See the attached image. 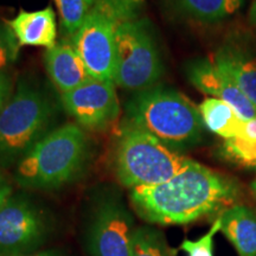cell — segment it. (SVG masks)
I'll return each mask as SVG.
<instances>
[{"instance_id":"cell-1","label":"cell","mask_w":256,"mask_h":256,"mask_svg":"<svg viewBox=\"0 0 256 256\" xmlns=\"http://www.w3.org/2000/svg\"><path fill=\"white\" fill-rule=\"evenodd\" d=\"M238 183L194 162L165 183L132 188L134 211L150 224H188L217 215L238 200Z\"/></svg>"},{"instance_id":"cell-2","label":"cell","mask_w":256,"mask_h":256,"mask_svg":"<svg viewBox=\"0 0 256 256\" xmlns=\"http://www.w3.org/2000/svg\"><path fill=\"white\" fill-rule=\"evenodd\" d=\"M122 124L152 134L179 152L200 145L206 130L200 110L190 98L160 84L133 92L124 104Z\"/></svg>"},{"instance_id":"cell-3","label":"cell","mask_w":256,"mask_h":256,"mask_svg":"<svg viewBox=\"0 0 256 256\" xmlns=\"http://www.w3.org/2000/svg\"><path fill=\"white\" fill-rule=\"evenodd\" d=\"M90 153V142L82 127L72 122L60 124L16 165L14 179L26 190H58L81 177Z\"/></svg>"},{"instance_id":"cell-4","label":"cell","mask_w":256,"mask_h":256,"mask_svg":"<svg viewBox=\"0 0 256 256\" xmlns=\"http://www.w3.org/2000/svg\"><path fill=\"white\" fill-rule=\"evenodd\" d=\"M62 104L38 83L20 80L0 110V168L16 166L55 130Z\"/></svg>"},{"instance_id":"cell-5","label":"cell","mask_w":256,"mask_h":256,"mask_svg":"<svg viewBox=\"0 0 256 256\" xmlns=\"http://www.w3.org/2000/svg\"><path fill=\"white\" fill-rule=\"evenodd\" d=\"M194 160L176 151L152 134L122 124L115 146L114 170L128 188L152 186L170 180Z\"/></svg>"},{"instance_id":"cell-6","label":"cell","mask_w":256,"mask_h":256,"mask_svg":"<svg viewBox=\"0 0 256 256\" xmlns=\"http://www.w3.org/2000/svg\"><path fill=\"white\" fill-rule=\"evenodd\" d=\"M144 0H98L72 37L92 78L114 82L116 31L124 22L140 17Z\"/></svg>"},{"instance_id":"cell-7","label":"cell","mask_w":256,"mask_h":256,"mask_svg":"<svg viewBox=\"0 0 256 256\" xmlns=\"http://www.w3.org/2000/svg\"><path fill=\"white\" fill-rule=\"evenodd\" d=\"M165 66L154 28L147 18L124 22L116 31L114 83L138 92L159 84Z\"/></svg>"},{"instance_id":"cell-8","label":"cell","mask_w":256,"mask_h":256,"mask_svg":"<svg viewBox=\"0 0 256 256\" xmlns=\"http://www.w3.org/2000/svg\"><path fill=\"white\" fill-rule=\"evenodd\" d=\"M136 220L116 190L102 191L92 200L84 228L89 256H130Z\"/></svg>"},{"instance_id":"cell-9","label":"cell","mask_w":256,"mask_h":256,"mask_svg":"<svg viewBox=\"0 0 256 256\" xmlns=\"http://www.w3.org/2000/svg\"><path fill=\"white\" fill-rule=\"evenodd\" d=\"M44 210L25 194H14L0 208V256L34 254L50 235Z\"/></svg>"},{"instance_id":"cell-10","label":"cell","mask_w":256,"mask_h":256,"mask_svg":"<svg viewBox=\"0 0 256 256\" xmlns=\"http://www.w3.org/2000/svg\"><path fill=\"white\" fill-rule=\"evenodd\" d=\"M60 98L63 110L84 130L101 132L119 119L120 102L114 82L92 78Z\"/></svg>"},{"instance_id":"cell-11","label":"cell","mask_w":256,"mask_h":256,"mask_svg":"<svg viewBox=\"0 0 256 256\" xmlns=\"http://www.w3.org/2000/svg\"><path fill=\"white\" fill-rule=\"evenodd\" d=\"M216 66L256 107V36L249 30H234L214 56Z\"/></svg>"},{"instance_id":"cell-12","label":"cell","mask_w":256,"mask_h":256,"mask_svg":"<svg viewBox=\"0 0 256 256\" xmlns=\"http://www.w3.org/2000/svg\"><path fill=\"white\" fill-rule=\"evenodd\" d=\"M185 75L188 82L209 98H220L229 104L242 119H256V107L241 92L232 80L223 72L214 60L194 58L185 64Z\"/></svg>"},{"instance_id":"cell-13","label":"cell","mask_w":256,"mask_h":256,"mask_svg":"<svg viewBox=\"0 0 256 256\" xmlns=\"http://www.w3.org/2000/svg\"><path fill=\"white\" fill-rule=\"evenodd\" d=\"M44 66L60 95L81 87L92 78L72 44L60 42L44 54Z\"/></svg>"},{"instance_id":"cell-14","label":"cell","mask_w":256,"mask_h":256,"mask_svg":"<svg viewBox=\"0 0 256 256\" xmlns=\"http://www.w3.org/2000/svg\"><path fill=\"white\" fill-rule=\"evenodd\" d=\"M6 23L17 37L20 46L51 49L57 44V20L52 8L37 11L20 10Z\"/></svg>"},{"instance_id":"cell-15","label":"cell","mask_w":256,"mask_h":256,"mask_svg":"<svg viewBox=\"0 0 256 256\" xmlns=\"http://www.w3.org/2000/svg\"><path fill=\"white\" fill-rule=\"evenodd\" d=\"M243 2V0H165L172 14L200 24L226 20L238 14Z\"/></svg>"},{"instance_id":"cell-16","label":"cell","mask_w":256,"mask_h":256,"mask_svg":"<svg viewBox=\"0 0 256 256\" xmlns=\"http://www.w3.org/2000/svg\"><path fill=\"white\" fill-rule=\"evenodd\" d=\"M220 218V232L240 256H256V215L244 206L226 209Z\"/></svg>"},{"instance_id":"cell-17","label":"cell","mask_w":256,"mask_h":256,"mask_svg":"<svg viewBox=\"0 0 256 256\" xmlns=\"http://www.w3.org/2000/svg\"><path fill=\"white\" fill-rule=\"evenodd\" d=\"M204 127L220 138L232 139L246 136V122L242 116L226 102L208 98L198 106Z\"/></svg>"},{"instance_id":"cell-18","label":"cell","mask_w":256,"mask_h":256,"mask_svg":"<svg viewBox=\"0 0 256 256\" xmlns=\"http://www.w3.org/2000/svg\"><path fill=\"white\" fill-rule=\"evenodd\" d=\"M130 256H174V252L160 230L142 226L134 230Z\"/></svg>"},{"instance_id":"cell-19","label":"cell","mask_w":256,"mask_h":256,"mask_svg":"<svg viewBox=\"0 0 256 256\" xmlns=\"http://www.w3.org/2000/svg\"><path fill=\"white\" fill-rule=\"evenodd\" d=\"M220 154L238 165L256 168V138L246 134L226 139L220 148Z\"/></svg>"},{"instance_id":"cell-20","label":"cell","mask_w":256,"mask_h":256,"mask_svg":"<svg viewBox=\"0 0 256 256\" xmlns=\"http://www.w3.org/2000/svg\"><path fill=\"white\" fill-rule=\"evenodd\" d=\"M54 2L58 10L62 31L72 38L90 8L87 0H54Z\"/></svg>"},{"instance_id":"cell-21","label":"cell","mask_w":256,"mask_h":256,"mask_svg":"<svg viewBox=\"0 0 256 256\" xmlns=\"http://www.w3.org/2000/svg\"><path fill=\"white\" fill-rule=\"evenodd\" d=\"M20 44L6 22H0V72H8L19 56Z\"/></svg>"},{"instance_id":"cell-22","label":"cell","mask_w":256,"mask_h":256,"mask_svg":"<svg viewBox=\"0 0 256 256\" xmlns=\"http://www.w3.org/2000/svg\"><path fill=\"white\" fill-rule=\"evenodd\" d=\"M220 230V218L218 217L214 222L211 229L206 235L196 241L184 240L180 244V250L185 252L188 256H214V238Z\"/></svg>"},{"instance_id":"cell-23","label":"cell","mask_w":256,"mask_h":256,"mask_svg":"<svg viewBox=\"0 0 256 256\" xmlns=\"http://www.w3.org/2000/svg\"><path fill=\"white\" fill-rule=\"evenodd\" d=\"M14 92V80L8 75V72H0V110L8 104Z\"/></svg>"},{"instance_id":"cell-24","label":"cell","mask_w":256,"mask_h":256,"mask_svg":"<svg viewBox=\"0 0 256 256\" xmlns=\"http://www.w3.org/2000/svg\"><path fill=\"white\" fill-rule=\"evenodd\" d=\"M14 194L12 186L5 176L0 172V208L5 204V202Z\"/></svg>"},{"instance_id":"cell-25","label":"cell","mask_w":256,"mask_h":256,"mask_svg":"<svg viewBox=\"0 0 256 256\" xmlns=\"http://www.w3.org/2000/svg\"><path fill=\"white\" fill-rule=\"evenodd\" d=\"M248 22L249 24L256 28V0L252 2L250 8L248 11Z\"/></svg>"},{"instance_id":"cell-26","label":"cell","mask_w":256,"mask_h":256,"mask_svg":"<svg viewBox=\"0 0 256 256\" xmlns=\"http://www.w3.org/2000/svg\"><path fill=\"white\" fill-rule=\"evenodd\" d=\"M246 134L256 138V119L249 120L246 122Z\"/></svg>"},{"instance_id":"cell-27","label":"cell","mask_w":256,"mask_h":256,"mask_svg":"<svg viewBox=\"0 0 256 256\" xmlns=\"http://www.w3.org/2000/svg\"><path fill=\"white\" fill-rule=\"evenodd\" d=\"M24 256H64L62 252H56V250H43V252H37L34 254L30 255H24Z\"/></svg>"},{"instance_id":"cell-28","label":"cell","mask_w":256,"mask_h":256,"mask_svg":"<svg viewBox=\"0 0 256 256\" xmlns=\"http://www.w3.org/2000/svg\"><path fill=\"white\" fill-rule=\"evenodd\" d=\"M96 2H98V0H87V2H88V5H89V8H92V6L94 5Z\"/></svg>"}]
</instances>
